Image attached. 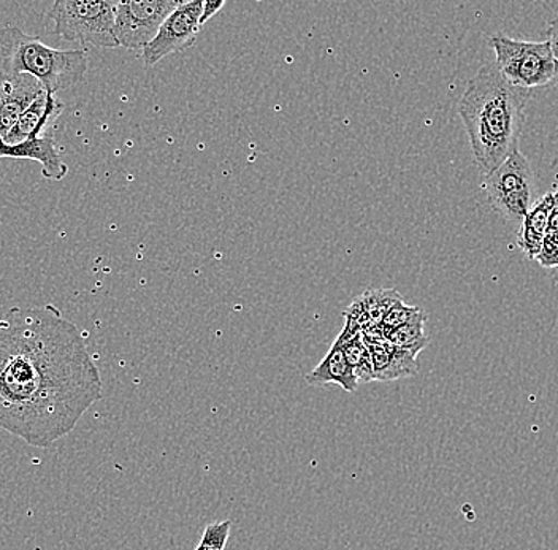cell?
<instances>
[{"instance_id": "obj_13", "label": "cell", "mask_w": 558, "mask_h": 550, "mask_svg": "<svg viewBox=\"0 0 558 550\" xmlns=\"http://www.w3.org/2000/svg\"><path fill=\"white\" fill-rule=\"evenodd\" d=\"M305 381L310 386L337 384L348 393L355 392L359 388L357 376L337 340L331 344L329 353L324 355L320 364L305 376Z\"/></svg>"}, {"instance_id": "obj_21", "label": "cell", "mask_w": 558, "mask_h": 550, "mask_svg": "<svg viewBox=\"0 0 558 550\" xmlns=\"http://www.w3.org/2000/svg\"><path fill=\"white\" fill-rule=\"evenodd\" d=\"M547 34H549V41L553 45L554 56H556L558 62V15L556 20L550 21Z\"/></svg>"}, {"instance_id": "obj_16", "label": "cell", "mask_w": 558, "mask_h": 550, "mask_svg": "<svg viewBox=\"0 0 558 550\" xmlns=\"http://www.w3.org/2000/svg\"><path fill=\"white\" fill-rule=\"evenodd\" d=\"M424 329L425 315L421 309L410 322L404 323V326L399 327L393 332L387 333L386 340L390 341L393 346L418 355L428 344V338L425 335Z\"/></svg>"}, {"instance_id": "obj_17", "label": "cell", "mask_w": 558, "mask_h": 550, "mask_svg": "<svg viewBox=\"0 0 558 550\" xmlns=\"http://www.w3.org/2000/svg\"><path fill=\"white\" fill-rule=\"evenodd\" d=\"M362 305H364L366 318L369 322L381 326L384 316L389 313L392 306L403 302L399 292L393 289H378V291H368L362 295Z\"/></svg>"}, {"instance_id": "obj_19", "label": "cell", "mask_w": 558, "mask_h": 550, "mask_svg": "<svg viewBox=\"0 0 558 550\" xmlns=\"http://www.w3.org/2000/svg\"><path fill=\"white\" fill-rule=\"evenodd\" d=\"M418 311H421V309H418L417 306H410L404 302L397 303V305L392 306V308L389 309V313L384 316L381 322L384 335H387V333L393 332V330L399 329V327L404 326L407 322H410Z\"/></svg>"}, {"instance_id": "obj_2", "label": "cell", "mask_w": 558, "mask_h": 550, "mask_svg": "<svg viewBox=\"0 0 558 550\" xmlns=\"http://www.w3.org/2000/svg\"><path fill=\"white\" fill-rule=\"evenodd\" d=\"M532 90L518 88L487 62L470 80L459 103L474 159L487 176L518 151Z\"/></svg>"}, {"instance_id": "obj_11", "label": "cell", "mask_w": 558, "mask_h": 550, "mask_svg": "<svg viewBox=\"0 0 558 550\" xmlns=\"http://www.w3.org/2000/svg\"><path fill=\"white\" fill-rule=\"evenodd\" d=\"M365 344L372 355L375 381H397L417 375V355L393 346L387 340H365Z\"/></svg>"}, {"instance_id": "obj_18", "label": "cell", "mask_w": 558, "mask_h": 550, "mask_svg": "<svg viewBox=\"0 0 558 550\" xmlns=\"http://www.w3.org/2000/svg\"><path fill=\"white\" fill-rule=\"evenodd\" d=\"M230 528H232V521L215 522V524L207 525L201 542L194 550H225L227 541H229Z\"/></svg>"}, {"instance_id": "obj_3", "label": "cell", "mask_w": 558, "mask_h": 550, "mask_svg": "<svg viewBox=\"0 0 558 550\" xmlns=\"http://www.w3.org/2000/svg\"><path fill=\"white\" fill-rule=\"evenodd\" d=\"M0 64L9 75L34 76L56 96L85 80L87 54L83 50H56L20 27L5 26L0 29Z\"/></svg>"}, {"instance_id": "obj_20", "label": "cell", "mask_w": 558, "mask_h": 550, "mask_svg": "<svg viewBox=\"0 0 558 550\" xmlns=\"http://www.w3.org/2000/svg\"><path fill=\"white\" fill-rule=\"evenodd\" d=\"M221 9H225V2H222V0H218V2L207 0V2H204V10H202L201 16L202 26H204V24L207 23L209 19H213V16H215L216 13H218Z\"/></svg>"}, {"instance_id": "obj_6", "label": "cell", "mask_w": 558, "mask_h": 550, "mask_svg": "<svg viewBox=\"0 0 558 550\" xmlns=\"http://www.w3.org/2000/svg\"><path fill=\"white\" fill-rule=\"evenodd\" d=\"M484 178L490 207L506 221L522 222L532 208L535 193V173L525 155L518 149Z\"/></svg>"}, {"instance_id": "obj_10", "label": "cell", "mask_w": 558, "mask_h": 550, "mask_svg": "<svg viewBox=\"0 0 558 550\" xmlns=\"http://www.w3.org/2000/svg\"><path fill=\"white\" fill-rule=\"evenodd\" d=\"M29 159L41 166V175L47 180L61 181L68 175L69 167L65 166L54 138L47 134H37L17 145H5L0 140V159Z\"/></svg>"}, {"instance_id": "obj_7", "label": "cell", "mask_w": 558, "mask_h": 550, "mask_svg": "<svg viewBox=\"0 0 558 550\" xmlns=\"http://www.w3.org/2000/svg\"><path fill=\"white\" fill-rule=\"evenodd\" d=\"M180 0H134L118 2L114 34L120 47L145 50L159 33L160 26L181 5Z\"/></svg>"}, {"instance_id": "obj_25", "label": "cell", "mask_w": 558, "mask_h": 550, "mask_svg": "<svg viewBox=\"0 0 558 550\" xmlns=\"http://www.w3.org/2000/svg\"><path fill=\"white\" fill-rule=\"evenodd\" d=\"M556 268H558V257H557V266H556Z\"/></svg>"}, {"instance_id": "obj_15", "label": "cell", "mask_w": 558, "mask_h": 550, "mask_svg": "<svg viewBox=\"0 0 558 550\" xmlns=\"http://www.w3.org/2000/svg\"><path fill=\"white\" fill-rule=\"evenodd\" d=\"M344 327L338 335L337 341L343 347L352 370L357 376L359 382L375 381V370H373L372 355L366 347L362 327L357 320L351 316L344 315Z\"/></svg>"}, {"instance_id": "obj_9", "label": "cell", "mask_w": 558, "mask_h": 550, "mask_svg": "<svg viewBox=\"0 0 558 550\" xmlns=\"http://www.w3.org/2000/svg\"><path fill=\"white\" fill-rule=\"evenodd\" d=\"M44 93V86L34 76L0 72V140L12 132L21 114Z\"/></svg>"}, {"instance_id": "obj_23", "label": "cell", "mask_w": 558, "mask_h": 550, "mask_svg": "<svg viewBox=\"0 0 558 550\" xmlns=\"http://www.w3.org/2000/svg\"><path fill=\"white\" fill-rule=\"evenodd\" d=\"M554 83H556V85H558V62H557L556 80H554Z\"/></svg>"}, {"instance_id": "obj_1", "label": "cell", "mask_w": 558, "mask_h": 550, "mask_svg": "<svg viewBox=\"0 0 558 550\" xmlns=\"http://www.w3.org/2000/svg\"><path fill=\"white\" fill-rule=\"evenodd\" d=\"M102 392L78 327L56 306L0 316V430L33 448H50L78 426Z\"/></svg>"}, {"instance_id": "obj_12", "label": "cell", "mask_w": 558, "mask_h": 550, "mask_svg": "<svg viewBox=\"0 0 558 550\" xmlns=\"http://www.w3.org/2000/svg\"><path fill=\"white\" fill-rule=\"evenodd\" d=\"M62 108L64 106H62L58 96L45 90L41 96L34 100L33 106L21 114L15 127L12 129V132L2 142L5 145L12 146L27 140L33 135L45 134V129L61 114Z\"/></svg>"}, {"instance_id": "obj_22", "label": "cell", "mask_w": 558, "mask_h": 550, "mask_svg": "<svg viewBox=\"0 0 558 550\" xmlns=\"http://www.w3.org/2000/svg\"><path fill=\"white\" fill-rule=\"evenodd\" d=\"M554 207L549 218V232H558V190L554 191Z\"/></svg>"}, {"instance_id": "obj_24", "label": "cell", "mask_w": 558, "mask_h": 550, "mask_svg": "<svg viewBox=\"0 0 558 550\" xmlns=\"http://www.w3.org/2000/svg\"><path fill=\"white\" fill-rule=\"evenodd\" d=\"M554 278H556V281H557V284H558V268H557V271H556V277H554Z\"/></svg>"}, {"instance_id": "obj_8", "label": "cell", "mask_w": 558, "mask_h": 550, "mask_svg": "<svg viewBox=\"0 0 558 550\" xmlns=\"http://www.w3.org/2000/svg\"><path fill=\"white\" fill-rule=\"evenodd\" d=\"M204 0L183 2L160 26L155 40L142 51V61L146 68H155L167 56L187 50L197 40L201 33V16Z\"/></svg>"}, {"instance_id": "obj_14", "label": "cell", "mask_w": 558, "mask_h": 550, "mask_svg": "<svg viewBox=\"0 0 558 550\" xmlns=\"http://www.w3.org/2000/svg\"><path fill=\"white\" fill-rule=\"evenodd\" d=\"M554 200H556L554 193H547L532 205L529 213L523 218L518 243L519 248L525 253L529 259H536L543 249L544 240L549 232V218L553 213Z\"/></svg>"}, {"instance_id": "obj_4", "label": "cell", "mask_w": 558, "mask_h": 550, "mask_svg": "<svg viewBox=\"0 0 558 550\" xmlns=\"http://www.w3.org/2000/svg\"><path fill=\"white\" fill-rule=\"evenodd\" d=\"M118 2L110 0H58L48 13L54 36L97 48H118L114 15Z\"/></svg>"}, {"instance_id": "obj_5", "label": "cell", "mask_w": 558, "mask_h": 550, "mask_svg": "<svg viewBox=\"0 0 558 550\" xmlns=\"http://www.w3.org/2000/svg\"><path fill=\"white\" fill-rule=\"evenodd\" d=\"M495 53V65L518 88H541L556 80L557 59L550 41H523L505 36L488 40Z\"/></svg>"}]
</instances>
